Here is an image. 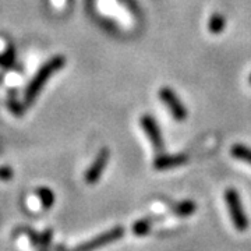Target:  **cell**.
I'll return each mask as SVG.
<instances>
[{
  "instance_id": "obj_1",
  "label": "cell",
  "mask_w": 251,
  "mask_h": 251,
  "mask_svg": "<svg viewBox=\"0 0 251 251\" xmlns=\"http://www.w3.org/2000/svg\"><path fill=\"white\" fill-rule=\"evenodd\" d=\"M64 64H66V57L63 54H56V56H53L52 59H49L48 62H45L39 67V70L36 72L34 78L28 84L25 94H24V103H25V106H31L34 103V100L41 94V91L45 87V84L49 81V78L53 75L54 73L62 70L63 67H64Z\"/></svg>"
},
{
  "instance_id": "obj_2",
  "label": "cell",
  "mask_w": 251,
  "mask_h": 251,
  "mask_svg": "<svg viewBox=\"0 0 251 251\" xmlns=\"http://www.w3.org/2000/svg\"><path fill=\"white\" fill-rule=\"evenodd\" d=\"M225 202H226V206L229 209V214H230V218H232V222H233L234 227L239 232L247 230L250 222H249V218H247L246 212H244L240 194L237 193L236 188H226V191H225Z\"/></svg>"
},
{
  "instance_id": "obj_3",
  "label": "cell",
  "mask_w": 251,
  "mask_h": 251,
  "mask_svg": "<svg viewBox=\"0 0 251 251\" xmlns=\"http://www.w3.org/2000/svg\"><path fill=\"white\" fill-rule=\"evenodd\" d=\"M125 232L126 230L123 226H115V227H112V229H109L106 232L92 237V239L87 240V242L80 243L78 246H75L74 249L69 251H97L110 244V243L120 240L125 236Z\"/></svg>"
},
{
  "instance_id": "obj_4",
  "label": "cell",
  "mask_w": 251,
  "mask_h": 251,
  "mask_svg": "<svg viewBox=\"0 0 251 251\" xmlns=\"http://www.w3.org/2000/svg\"><path fill=\"white\" fill-rule=\"evenodd\" d=\"M158 97L161 99V102L168 108L169 113L175 120L177 122H183L187 119V108L186 105L180 100L177 97V94L172 90L171 87H162L159 92H158Z\"/></svg>"
},
{
  "instance_id": "obj_5",
  "label": "cell",
  "mask_w": 251,
  "mask_h": 251,
  "mask_svg": "<svg viewBox=\"0 0 251 251\" xmlns=\"http://www.w3.org/2000/svg\"><path fill=\"white\" fill-rule=\"evenodd\" d=\"M140 126L147 135V138L151 141L153 150L158 152H162L165 150V140H163L161 127L158 125L156 119L152 115H143L140 117Z\"/></svg>"
},
{
  "instance_id": "obj_6",
  "label": "cell",
  "mask_w": 251,
  "mask_h": 251,
  "mask_svg": "<svg viewBox=\"0 0 251 251\" xmlns=\"http://www.w3.org/2000/svg\"><path fill=\"white\" fill-rule=\"evenodd\" d=\"M109 158H110V152H109L108 148H102V150L97 153L94 162L91 163L90 168L87 169L85 175H84V179H85V181H87L88 184H95V183H98L99 179H100V176H102V173L105 172L106 166H108Z\"/></svg>"
},
{
  "instance_id": "obj_7",
  "label": "cell",
  "mask_w": 251,
  "mask_h": 251,
  "mask_svg": "<svg viewBox=\"0 0 251 251\" xmlns=\"http://www.w3.org/2000/svg\"><path fill=\"white\" fill-rule=\"evenodd\" d=\"M188 162V155L186 153H159L153 159V168L156 171H171L175 168H179L181 165H186Z\"/></svg>"
},
{
  "instance_id": "obj_8",
  "label": "cell",
  "mask_w": 251,
  "mask_h": 251,
  "mask_svg": "<svg viewBox=\"0 0 251 251\" xmlns=\"http://www.w3.org/2000/svg\"><path fill=\"white\" fill-rule=\"evenodd\" d=\"M197 209V204L191 200H184L180 201L177 204H175L172 208V212L179 218H187V216L193 215Z\"/></svg>"
},
{
  "instance_id": "obj_9",
  "label": "cell",
  "mask_w": 251,
  "mask_h": 251,
  "mask_svg": "<svg viewBox=\"0 0 251 251\" xmlns=\"http://www.w3.org/2000/svg\"><path fill=\"white\" fill-rule=\"evenodd\" d=\"M230 153L234 159L237 161L246 162L251 165V148H249L247 145L244 144H234L233 147L230 148Z\"/></svg>"
},
{
  "instance_id": "obj_10",
  "label": "cell",
  "mask_w": 251,
  "mask_h": 251,
  "mask_svg": "<svg viewBox=\"0 0 251 251\" xmlns=\"http://www.w3.org/2000/svg\"><path fill=\"white\" fill-rule=\"evenodd\" d=\"M36 196L39 198L44 209H50L54 204V194L49 187H38L36 188Z\"/></svg>"
},
{
  "instance_id": "obj_11",
  "label": "cell",
  "mask_w": 251,
  "mask_h": 251,
  "mask_svg": "<svg viewBox=\"0 0 251 251\" xmlns=\"http://www.w3.org/2000/svg\"><path fill=\"white\" fill-rule=\"evenodd\" d=\"M226 27V18L222 16V14H219V13H215V14H212L211 18H209V21H208V29L212 32V34H221L222 31Z\"/></svg>"
},
{
  "instance_id": "obj_12",
  "label": "cell",
  "mask_w": 251,
  "mask_h": 251,
  "mask_svg": "<svg viewBox=\"0 0 251 251\" xmlns=\"http://www.w3.org/2000/svg\"><path fill=\"white\" fill-rule=\"evenodd\" d=\"M16 62V49L14 46L10 45L3 53H0V66L4 69H9Z\"/></svg>"
},
{
  "instance_id": "obj_13",
  "label": "cell",
  "mask_w": 251,
  "mask_h": 251,
  "mask_svg": "<svg viewBox=\"0 0 251 251\" xmlns=\"http://www.w3.org/2000/svg\"><path fill=\"white\" fill-rule=\"evenodd\" d=\"M151 226H152L151 219H148V218L140 219V221H137V222L133 225V233H134L135 236H145V234L150 233Z\"/></svg>"
},
{
  "instance_id": "obj_14",
  "label": "cell",
  "mask_w": 251,
  "mask_h": 251,
  "mask_svg": "<svg viewBox=\"0 0 251 251\" xmlns=\"http://www.w3.org/2000/svg\"><path fill=\"white\" fill-rule=\"evenodd\" d=\"M52 239H53V230L52 229H46L41 233V240L38 244V251H49L50 244H52Z\"/></svg>"
},
{
  "instance_id": "obj_15",
  "label": "cell",
  "mask_w": 251,
  "mask_h": 251,
  "mask_svg": "<svg viewBox=\"0 0 251 251\" xmlns=\"http://www.w3.org/2000/svg\"><path fill=\"white\" fill-rule=\"evenodd\" d=\"M7 106H9V109L11 110V113H13V115H16V116L18 117L24 115V106H25V103H21V102L17 99V97H14L13 94L9 97Z\"/></svg>"
},
{
  "instance_id": "obj_16",
  "label": "cell",
  "mask_w": 251,
  "mask_h": 251,
  "mask_svg": "<svg viewBox=\"0 0 251 251\" xmlns=\"http://www.w3.org/2000/svg\"><path fill=\"white\" fill-rule=\"evenodd\" d=\"M23 230H24V233L28 236V239L31 240L32 246L38 247V244H39V240H41V234L36 233L35 230H32V229H29V227H25V229H23Z\"/></svg>"
},
{
  "instance_id": "obj_17",
  "label": "cell",
  "mask_w": 251,
  "mask_h": 251,
  "mask_svg": "<svg viewBox=\"0 0 251 251\" xmlns=\"http://www.w3.org/2000/svg\"><path fill=\"white\" fill-rule=\"evenodd\" d=\"M13 175H14V172L10 166H0V180L9 181L13 179Z\"/></svg>"
},
{
  "instance_id": "obj_18",
  "label": "cell",
  "mask_w": 251,
  "mask_h": 251,
  "mask_svg": "<svg viewBox=\"0 0 251 251\" xmlns=\"http://www.w3.org/2000/svg\"><path fill=\"white\" fill-rule=\"evenodd\" d=\"M249 82H250V84H251V74H250V75H249Z\"/></svg>"
}]
</instances>
